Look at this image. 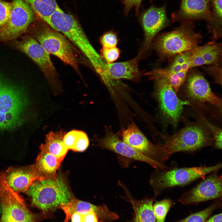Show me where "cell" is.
I'll use <instances>...</instances> for the list:
<instances>
[{
    "label": "cell",
    "instance_id": "21",
    "mask_svg": "<svg viewBox=\"0 0 222 222\" xmlns=\"http://www.w3.org/2000/svg\"><path fill=\"white\" fill-rule=\"evenodd\" d=\"M7 182L15 191L27 192L36 180L42 179L30 166L9 168L4 172Z\"/></svg>",
    "mask_w": 222,
    "mask_h": 222
},
{
    "label": "cell",
    "instance_id": "40",
    "mask_svg": "<svg viewBox=\"0 0 222 222\" xmlns=\"http://www.w3.org/2000/svg\"><path fill=\"white\" fill-rule=\"evenodd\" d=\"M1 208L0 206V214L1 213Z\"/></svg>",
    "mask_w": 222,
    "mask_h": 222
},
{
    "label": "cell",
    "instance_id": "8",
    "mask_svg": "<svg viewBox=\"0 0 222 222\" xmlns=\"http://www.w3.org/2000/svg\"><path fill=\"white\" fill-rule=\"evenodd\" d=\"M28 31L32 35H30L36 39L49 54L57 57L79 73L75 52L64 35L51 27L46 26L27 30L26 32Z\"/></svg>",
    "mask_w": 222,
    "mask_h": 222
},
{
    "label": "cell",
    "instance_id": "12",
    "mask_svg": "<svg viewBox=\"0 0 222 222\" xmlns=\"http://www.w3.org/2000/svg\"><path fill=\"white\" fill-rule=\"evenodd\" d=\"M8 19L0 29V43L16 39L26 32L34 17V12L24 0H13Z\"/></svg>",
    "mask_w": 222,
    "mask_h": 222
},
{
    "label": "cell",
    "instance_id": "9",
    "mask_svg": "<svg viewBox=\"0 0 222 222\" xmlns=\"http://www.w3.org/2000/svg\"><path fill=\"white\" fill-rule=\"evenodd\" d=\"M184 85L182 99L195 109L208 110L206 104L216 106L221 113L222 100L212 91L205 78L199 72H188Z\"/></svg>",
    "mask_w": 222,
    "mask_h": 222
},
{
    "label": "cell",
    "instance_id": "35",
    "mask_svg": "<svg viewBox=\"0 0 222 222\" xmlns=\"http://www.w3.org/2000/svg\"><path fill=\"white\" fill-rule=\"evenodd\" d=\"M12 6V2L0 0V29L7 22Z\"/></svg>",
    "mask_w": 222,
    "mask_h": 222
},
{
    "label": "cell",
    "instance_id": "36",
    "mask_svg": "<svg viewBox=\"0 0 222 222\" xmlns=\"http://www.w3.org/2000/svg\"><path fill=\"white\" fill-rule=\"evenodd\" d=\"M207 72L214 79L217 84H222V69L220 66L212 65L206 68Z\"/></svg>",
    "mask_w": 222,
    "mask_h": 222
},
{
    "label": "cell",
    "instance_id": "11",
    "mask_svg": "<svg viewBox=\"0 0 222 222\" xmlns=\"http://www.w3.org/2000/svg\"><path fill=\"white\" fill-rule=\"evenodd\" d=\"M20 39L10 41V44L16 49L22 52L31 58L39 67L51 83L55 92H60L56 83V72L51 60L50 54L40 43L29 35H26Z\"/></svg>",
    "mask_w": 222,
    "mask_h": 222
},
{
    "label": "cell",
    "instance_id": "23",
    "mask_svg": "<svg viewBox=\"0 0 222 222\" xmlns=\"http://www.w3.org/2000/svg\"><path fill=\"white\" fill-rule=\"evenodd\" d=\"M118 184L124 189L125 195L120 197L130 203L134 211L133 222H155L153 205L156 198L145 197L139 200L135 199L123 183L119 181Z\"/></svg>",
    "mask_w": 222,
    "mask_h": 222
},
{
    "label": "cell",
    "instance_id": "33",
    "mask_svg": "<svg viewBox=\"0 0 222 222\" xmlns=\"http://www.w3.org/2000/svg\"><path fill=\"white\" fill-rule=\"evenodd\" d=\"M100 42L103 47H117L118 42L117 35L116 33L113 31L106 32L101 37Z\"/></svg>",
    "mask_w": 222,
    "mask_h": 222
},
{
    "label": "cell",
    "instance_id": "31",
    "mask_svg": "<svg viewBox=\"0 0 222 222\" xmlns=\"http://www.w3.org/2000/svg\"><path fill=\"white\" fill-rule=\"evenodd\" d=\"M70 220L71 222H99L97 213L93 209L74 212Z\"/></svg>",
    "mask_w": 222,
    "mask_h": 222
},
{
    "label": "cell",
    "instance_id": "15",
    "mask_svg": "<svg viewBox=\"0 0 222 222\" xmlns=\"http://www.w3.org/2000/svg\"><path fill=\"white\" fill-rule=\"evenodd\" d=\"M121 136L123 141L147 157L162 164L166 161L162 144L151 142L133 122L122 129Z\"/></svg>",
    "mask_w": 222,
    "mask_h": 222
},
{
    "label": "cell",
    "instance_id": "20",
    "mask_svg": "<svg viewBox=\"0 0 222 222\" xmlns=\"http://www.w3.org/2000/svg\"><path fill=\"white\" fill-rule=\"evenodd\" d=\"M60 208L65 214V222L70 220L75 212L94 210L101 222H112L119 218L118 215L109 210L105 205L97 206L73 198L68 203L63 204Z\"/></svg>",
    "mask_w": 222,
    "mask_h": 222
},
{
    "label": "cell",
    "instance_id": "1",
    "mask_svg": "<svg viewBox=\"0 0 222 222\" xmlns=\"http://www.w3.org/2000/svg\"><path fill=\"white\" fill-rule=\"evenodd\" d=\"M184 121V126L172 134H160L162 143L167 160L173 154L179 152L192 153L207 147L213 146L212 135L201 121Z\"/></svg>",
    "mask_w": 222,
    "mask_h": 222
},
{
    "label": "cell",
    "instance_id": "14",
    "mask_svg": "<svg viewBox=\"0 0 222 222\" xmlns=\"http://www.w3.org/2000/svg\"><path fill=\"white\" fill-rule=\"evenodd\" d=\"M104 138H97L96 140L97 145L101 148L110 150L131 160L146 163L155 169L165 170L169 168V166L164 164L151 159L138 151L121 140L110 127L106 126Z\"/></svg>",
    "mask_w": 222,
    "mask_h": 222
},
{
    "label": "cell",
    "instance_id": "6",
    "mask_svg": "<svg viewBox=\"0 0 222 222\" xmlns=\"http://www.w3.org/2000/svg\"><path fill=\"white\" fill-rule=\"evenodd\" d=\"M194 29L191 23H182L174 30L159 35L153 43L151 47L162 60L192 51L202 40L201 35Z\"/></svg>",
    "mask_w": 222,
    "mask_h": 222
},
{
    "label": "cell",
    "instance_id": "13",
    "mask_svg": "<svg viewBox=\"0 0 222 222\" xmlns=\"http://www.w3.org/2000/svg\"><path fill=\"white\" fill-rule=\"evenodd\" d=\"M219 171L208 174L194 187L183 193L178 202L183 205H196L222 198V178Z\"/></svg>",
    "mask_w": 222,
    "mask_h": 222
},
{
    "label": "cell",
    "instance_id": "37",
    "mask_svg": "<svg viewBox=\"0 0 222 222\" xmlns=\"http://www.w3.org/2000/svg\"><path fill=\"white\" fill-rule=\"evenodd\" d=\"M124 6V12L127 15L130 10L134 8L136 15L138 14L139 8L142 0H121Z\"/></svg>",
    "mask_w": 222,
    "mask_h": 222
},
{
    "label": "cell",
    "instance_id": "26",
    "mask_svg": "<svg viewBox=\"0 0 222 222\" xmlns=\"http://www.w3.org/2000/svg\"><path fill=\"white\" fill-rule=\"evenodd\" d=\"M44 21L60 8L56 0H24Z\"/></svg>",
    "mask_w": 222,
    "mask_h": 222
},
{
    "label": "cell",
    "instance_id": "32",
    "mask_svg": "<svg viewBox=\"0 0 222 222\" xmlns=\"http://www.w3.org/2000/svg\"><path fill=\"white\" fill-rule=\"evenodd\" d=\"M100 54L102 59L107 63H114L119 58L121 50L117 47L112 48L103 47Z\"/></svg>",
    "mask_w": 222,
    "mask_h": 222
},
{
    "label": "cell",
    "instance_id": "22",
    "mask_svg": "<svg viewBox=\"0 0 222 222\" xmlns=\"http://www.w3.org/2000/svg\"><path fill=\"white\" fill-rule=\"evenodd\" d=\"M222 45L214 40L192 51L191 68L204 65L220 66L222 60Z\"/></svg>",
    "mask_w": 222,
    "mask_h": 222
},
{
    "label": "cell",
    "instance_id": "7",
    "mask_svg": "<svg viewBox=\"0 0 222 222\" xmlns=\"http://www.w3.org/2000/svg\"><path fill=\"white\" fill-rule=\"evenodd\" d=\"M155 84L154 95L158 103L162 122L165 126L169 125L176 129L185 105L189 103L179 98L169 82L156 75H147Z\"/></svg>",
    "mask_w": 222,
    "mask_h": 222
},
{
    "label": "cell",
    "instance_id": "3",
    "mask_svg": "<svg viewBox=\"0 0 222 222\" xmlns=\"http://www.w3.org/2000/svg\"><path fill=\"white\" fill-rule=\"evenodd\" d=\"M221 168L220 162L211 166L191 167H179L172 164L166 169H155L150 176V183L156 197L166 189L187 185Z\"/></svg>",
    "mask_w": 222,
    "mask_h": 222
},
{
    "label": "cell",
    "instance_id": "39",
    "mask_svg": "<svg viewBox=\"0 0 222 222\" xmlns=\"http://www.w3.org/2000/svg\"><path fill=\"white\" fill-rule=\"evenodd\" d=\"M222 213L214 215L209 218L205 222H222Z\"/></svg>",
    "mask_w": 222,
    "mask_h": 222
},
{
    "label": "cell",
    "instance_id": "10",
    "mask_svg": "<svg viewBox=\"0 0 222 222\" xmlns=\"http://www.w3.org/2000/svg\"><path fill=\"white\" fill-rule=\"evenodd\" d=\"M0 222H37V216L28 208L24 200L10 186L0 173Z\"/></svg>",
    "mask_w": 222,
    "mask_h": 222
},
{
    "label": "cell",
    "instance_id": "24",
    "mask_svg": "<svg viewBox=\"0 0 222 222\" xmlns=\"http://www.w3.org/2000/svg\"><path fill=\"white\" fill-rule=\"evenodd\" d=\"M40 150L35 163L31 166V167L43 179L56 177L57 171L62 161L44 150Z\"/></svg>",
    "mask_w": 222,
    "mask_h": 222
},
{
    "label": "cell",
    "instance_id": "34",
    "mask_svg": "<svg viewBox=\"0 0 222 222\" xmlns=\"http://www.w3.org/2000/svg\"><path fill=\"white\" fill-rule=\"evenodd\" d=\"M89 144L88 138L86 134L79 130L72 150L74 151L82 152L86 150Z\"/></svg>",
    "mask_w": 222,
    "mask_h": 222
},
{
    "label": "cell",
    "instance_id": "30",
    "mask_svg": "<svg viewBox=\"0 0 222 222\" xmlns=\"http://www.w3.org/2000/svg\"><path fill=\"white\" fill-rule=\"evenodd\" d=\"M198 120L203 123L211 133L214 140V148L215 149L222 150V129L211 123L200 113H198Z\"/></svg>",
    "mask_w": 222,
    "mask_h": 222
},
{
    "label": "cell",
    "instance_id": "25",
    "mask_svg": "<svg viewBox=\"0 0 222 222\" xmlns=\"http://www.w3.org/2000/svg\"><path fill=\"white\" fill-rule=\"evenodd\" d=\"M65 134L62 130L56 132L50 131L46 136L45 143L40 146V150H44L62 161L69 150L63 141Z\"/></svg>",
    "mask_w": 222,
    "mask_h": 222
},
{
    "label": "cell",
    "instance_id": "5",
    "mask_svg": "<svg viewBox=\"0 0 222 222\" xmlns=\"http://www.w3.org/2000/svg\"><path fill=\"white\" fill-rule=\"evenodd\" d=\"M28 105L23 90L0 74V130L12 129L21 125Z\"/></svg>",
    "mask_w": 222,
    "mask_h": 222
},
{
    "label": "cell",
    "instance_id": "17",
    "mask_svg": "<svg viewBox=\"0 0 222 222\" xmlns=\"http://www.w3.org/2000/svg\"><path fill=\"white\" fill-rule=\"evenodd\" d=\"M191 54L192 51H188L175 55L168 67L157 68L156 74L166 79L174 89H178L184 83L191 69Z\"/></svg>",
    "mask_w": 222,
    "mask_h": 222
},
{
    "label": "cell",
    "instance_id": "16",
    "mask_svg": "<svg viewBox=\"0 0 222 222\" xmlns=\"http://www.w3.org/2000/svg\"><path fill=\"white\" fill-rule=\"evenodd\" d=\"M139 20L144 33L142 46L139 53L142 57L151 47L157 34L169 24L165 6L157 7L152 6L142 12Z\"/></svg>",
    "mask_w": 222,
    "mask_h": 222
},
{
    "label": "cell",
    "instance_id": "2",
    "mask_svg": "<svg viewBox=\"0 0 222 222\" xmlns=\"http://www.w3.org/2000/svg\"><path fill=\"white\" fill-rule=\"evenodd\" d=\"M53 29L64 35L87 58L96 71L104 61L91 44L79 22L72 15L60 8L45 22Z\"/></svg>",
    "mask_w": 222,
    "mask_h": 222
},
{
    "label": "cell",
    "instance_id": "28",
    "mask_svg": "<svg viewBox=\"0 0 222 222\" xmlns=\"http://www.w3.org/2000/svg\"><path fill=\"white\" fill-rule=\"evenodd\" d=\"M222 206V198L214 200L208 206L175 222H205L212 213Z\"/></svg>",
    "mask_w": 222,
    "mask_h": 222
},
{
    "label": "cell",
    "instance_id": "29",
    "mask_svg": "<svg viewBox=\"0 0 222 222\" xmlns=\"http://www.w3.org/2000/svg\"><path fill=\"white\" fill-rule=\"evenodd\" d=\"M172 204V200L170 199L155 202L153 204V209L157 222H165L166 216Z\"/></svg>",
    "mask_w": 222,
    "mask_h": 222
},
{
    "label": "cell",
    "instance_id": "18",
    "mask_svg": "<svg viewBox=\"0 0 222 222\" xmlns=\"http://www.w3.org/2000/svg\"><path fill=\"white\" fill-rule=\"evenodd\" d=\"M209 0H182L179 10L172 14L174 21L191 22L198 20H212L209 6Z\"/></svg>",
    "mask_w": 222,
    "mask_h": 222
},
{
    "label": "cell",
    "instance_id": "4",
    "mask_svg": "<svg viewBox=\"0 0 222 222\" xmlns=\"http://www.w3.org/2000/svg\"><path fill=\"white\" fill-rule=\"evenodd\" d=\"M27 193L32 205L43 212L60 207L73 198L66 180L60 175L55 178L36 180Z\"/></svg>",
    "mask_w": 222,
    "mask_h": 222
},
{
    "label": "cell",
    "instance_id": "41",
    "mask_svg": "<svg viewBox=\"0 0 222 222\" xmlns=\"http://www.w3.org/2000/svg\"><path fill=\"white\" fill-rule=\"evenodd\" d=\"M133 222V221H132H132H127V222Z\"/></svg>",
    "mask_w": 222,
    "mask_h": 222
},
{
    "label": "cell",
    "instance_id": "27",
    "mask_svg": "<svg viewBox=\"0 0 222 222\" xmlns=\"http://www.w3.org/2000/svg\"><path fill=\"white\" fill-rule=\"evenodd\" d=\"M213 7L212 20L208 28L213 39L216 40L222 36V0H212Z\"/></svg>",
    "mask_w": 222,
    "mask_h": 222
},
{
    "label": "cell",
    "instance_id": "38",
    "mask_svg": "<svg viewBox=\"0 0 222 222\" xmlns=\"http://www.w3.org/2000/svg\"><path fill=\"white\" fill-rule=\"evenodd\" d=\"M78 130H73L65 134L63 141L65 146L68 150H72L78 132Z\"/></svg>",
    "mask_w": 222,
    "mask_h": 222
},
{
    "label": "cell",
    "instance_id": "19",
    "mask_svg": "<svg viewBox=\"0 0 222 222\" xmlns=\"http://www.w3.org/2000/svg\"><path fill=\"white\" fill-rule=\"evenodd\" d=\"M142 58L138 53L134 58L125 61L106 63L105 70L108 80L112 85H115L120 79H125L138 81L141 74L138 68V63Z\"/></svg>",
    "mask_w": 222,
    "mask_h": 222
}]
</instances>
